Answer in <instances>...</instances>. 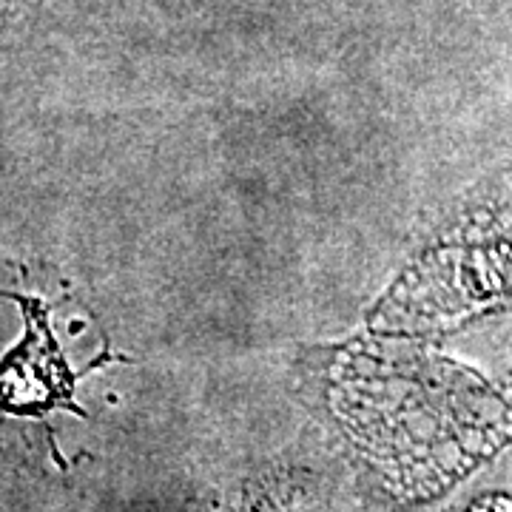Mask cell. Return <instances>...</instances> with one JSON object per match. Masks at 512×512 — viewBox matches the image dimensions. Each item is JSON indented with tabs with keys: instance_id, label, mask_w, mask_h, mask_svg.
<instances>
[{
	"instance_id": "obj_1",
	"label": "cell",
	"mask_w": 512,
	"mask_h": 512,
	"mask_svg": "<svg viewBox=\"0 0 512 512\" xmlns=\"http://www.w3.org/2000/svg\"><path fill=\"white\" fill-rule=\"evenodd\" d=\"M26 316V336L0 367V410L40 413L57 404L72 407L74 376L57 348L49 311L35 299L6 293Z\"/></svg>"
}]
</instances>
